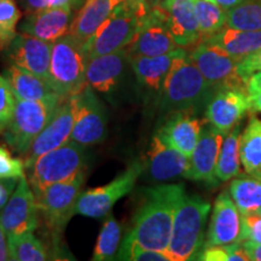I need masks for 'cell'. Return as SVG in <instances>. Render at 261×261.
Wrapping results in <instances>:
<instances>
[{
  "label": "cell",
  "instance_id": "4dcf8cb0",
  "mask_svg": "<svg viewBox=\"0 0 261 261\" xmlns=\"http://www.w3.org/2000/svg\"><path fill=\"white\" fill-rule=\"evenodd\" d=\"M8 246L10 260L44 261L48 259L45 246L33 232L9 234Z\"/></svg>",
  "mask_w": 261,
  "mask_h": 261
},
{
  "label": "cell",
  "instance_id": "4316f807",
  "mask_svg": "<svg viewBox=\"0 0 261 261\" xmlns=\"http://www.w3.org/2000/svg\"><path fill=\"white\" fill-rule=\"evenodd\" d=\"M203 41L223 48L228 55L242 61L261 48V31H241L224 27Z\"/></svg>",
  "mask_w": 261,
  "mask_h": 261
},
{
  "label": "cell",
  "instance_id": "e575fe53",
  "mask_svg": "<svg viewBox=\"0 0 261 261\" xmlns=\"http://www.w3.org/2000/svg\"><path fill=\"white\" fill-rule=\"evenodd\" d=\"M22 17L16 0H0V52H4L16 38Z\"/></svg>",
  "mask_w": 261,
  "mask_h": 261
},
{
  "label": "cell",
  "instance_id": "cb8c5ba5",
  "mask_svg": "<svg viewBox=\"0 0 261 261\" xmlns=\"http://www.w3.org/2000/svg\"><path fill=\"white\" fill-rule=\"evenodd\" d=\"M4 73V76L8 79L16 98L18 99L57 104L62 103L65 99L52 87V85L47 80L29 73L17 65L10 64Z\"/></svg>",
  "mask_w": 261,
  "mask_h": 261
},
{
  "label": "cell",
  "instance_id": "277c9868",
  "mask_svg": "<svg viewBox=\"0 0 261 261\" xmlns=\"http://www.w3.org/2000/svg\"><path fill=\"white\" fill-rule=\"evenodd\" d=\"M212 205L197 195H185L173 223L167 253L173 261L198 260L203 250L204 228Z\"/></svg>",
  "mask_w": 261,
  "mask_h": 261
},
{
  "label": "cell",
  "instance_id": "7bdbcfd3",
  "mask_svg": "<svg viewBox=\"0 0 261 261\" xmlns=\"http://www.w3.org/2000/svg\"><path fill=\"white\" fill-rule=\"evenodd\" d=\"M242 247L250 261H261V243L246 240L242 243Z\"/></svg>",
  "mask_w": 261,
  "mask_h": 261
},
{
  "label": "cell",
  "instance_id": "d6a6232c",
  "mask_svg": "<svg viewBox=\"0 0 261 261\" xmlns=\"http://www.w3.org/2000/svg\"><path fill=\"white\" fill-rule=\"evenodd\" d=\"M196 16H197L198 28H200L201 41L212 35L217 34L226 27L227 11L213 2L207 0H194Z\"/></svg>",
  "mask_w": 261,
  "mask_h": 261
},
{
  "label": "cell",
  "instance_id": "3957f363",
  "mask_svg": "<svg viewBox=\"0 0 261 261\" xmlns=\"http://www.w3.org/2000/svg\"><path fill=\"white\" fill-rule=\"evenodd\" d=\"M151 6L148 0H125L117 5L85 44L89 60L128 46Z\"/></svg>",
  "mask_w": 261,
  "mask_h": 261
},
{
  "label": "cell",
  "instance_id": "f5cc1de1",
  "mask_svg": "<svg viewBox=\"0 0 261 261\" xmlns=\"http://www.w3.org/2000/svg\"><path fill=\"white\" fill-rule=\"evenodd\" d=\"M207 2H213L214 3V0H207Z\"/></svg>",
  "mask_w": 261,
  "mask_h": 261
},
{
  "label": "cell",
  "instance_id": "836d02e7",
  "mask_svg": "<svg viewBox=\"0 0 261 261\" xmlns=\"http://www.w3.org/2000/svg\"><path fill=\"white\" fill-rule=\"evenodd\" d=\"M226 27L261 31V0H244L227 11Z\"/></svg>",
  "mask_w": 261,
  "mask_h": 261
},
{
  "label": "cell",
  "instance_id": "ffe728a7",
  "mask_svg": "<svg viewBox=\"0 0 261 261\" xmlns=\"http://www.w3.org/2000/svg\"><path fill=\"white\" fill-rule=\"evenodd\" d=\"M204 122L191 112H174L162 123L156 135L172 148L190 158L200 139Z\"/></svg>",
  "mask_w": 261,
  "mask_h": 261
},
{
  "label": "cell",
  "instance_id": "4fadbf2b",
  "mask_svg": "<svg viewBox=\"0 0 261 261\" xmlns=\"http://www.w3.org/2000/svg\"><path fill=\"white\" fill-rule=\"evenodd\" d=\"M75 114H76V96L65 98L58 106L56 113L45 126V128L33 142L31 150L25 155V169L34 165V162L40 156L69 142L74 129Z\"/></svg>",
  "mask_w": 261,
  "mask_h": 261
},
{
  "label": "cell",
  "instance_id": "ac0fdd59",
  "mask_svg": "<svg viewBox=\"0 0 261 261\" xmlns=\"http://www.w3.org/2000/svg\"><path fill=\"white\" fill-rule=\"evenodd\" d=\"M241 236H242V214L234 204L230 192L223 191L214 202L204 247L230 246V244L242 242Z\"/></svg>",
  "mask_w": 261,
  "mask_h": 261
},
{
  "label": "cell",
  "instance_id": "8fae6325",
  "mask_svg": "<svg viewBox=\"0 0 261 261\" xmlns=\"http://www.w3.org/2000/svg\"><path fill=\"white\" fill-rule=\"evenodd\" d=\"M189 55L214 90L224 86L247 89L246 81L237 74V65L240 61L228 55L223 48L207 41H201Z\"/></svg>",
  "mask_w": 261,
  "mask_h": 261
},
{
  "label": "cell",
  "instance_id": "52a82bcc",
  "mask_svg": "<svg viewBox=\"0 0 261 261\" xmlns=\"http://www.w3.org/2000/svg\"><path fill=\"white\" fill-rule=\"evenodd\" d=\"M86 179L85 172L69 181L56 182L44 190L35 192V200L39 212L44 217L48 230L54 238H60L64 232L68 221L76 210V203L83 192V185Z\"/></svg>",
  "mask_w": 261,
  "mask_h": 261
},
{
  "label": "cell",
  "instance_id": "b9f144b4",
  "mask_svg": "<svg viewBox=\"0 0 261 261\" xmlns=\"http://www.w3.org/2000/svg\"><path fill=\"white\" fill-rule=\"evenodd\" d=\"M17 179H0V210L9 201L10 196L15 191L18 182Z\"/></svg>",
  "mask_w": 261,
  "mask_h": 261
},
{
  "label": "cell",
  "instance_id": "603a6c76",
  "mask_svg": "<svg viewBox=\"0 0 261 261\" xmlns=\"http://www.w3.org/2000/svg\"><path fill=\"white\" fill-rule=\"evenodd\" d=\"M160 5L165 9L169 32L179 47L201 42L194 0H165Z\"/></svg>",
  "mask_w": 261,
  "mask_h": 261
},
{
  "label": "cell",
  "instance_id": "44dd1931",
  "mask_svg": "<svg viewBox=\"0 0 261 261\" xmlns=\"http://www.w3.org/2000/svg\"><path fill=\"white\" fill-rule=\"evenodd\" d=\"M73 10L69 8H48L25 14L18 25L21 33L47 42H55L70 31Z\"/></svg>",
  "mask_w": 261,
  "mask_h": 261
},
{
  "label": "cell",
  "instance_id": "8d00e7d4",
  "mask_svg": "<svg viewBox=\"0 0 261 261\" xmlns=\"http://www.w3.org/2000/svg\"><path fill=\"white\" fill-rule=\"evenodd\" d=\"M16 108V96L10 86L8 79L0 75V132L8 128Z\"/></svg>",
  "mask_w": 261,
  "mask_h": 261
},
{
  "label": "cell",
  "instance_id": "30bf717a",
  "mask_svg": "<svg viewBox=\"0 0 261 261\" xmlns=\"http://www.w3.org/2000/svg\"><path fill=\"white\" fill-rule=\"evenodd\" d=\"M108 136V114L106 107L87 85L76 94V114L70 140L84 146L100 144Z\"/></svg>",
  "mask_w": 261,
  "mask_h": 261
},
{
  "label": "cell",
  "instance_id": "f546056e",
  "mask_svg": "<svg viewBox=\"0 0 261 261\" xmlns=\"http://www.w3.org/2000/svg\"><path fill=\"white\" fill-rule=\"evenodd\" d=\"M241 162L248 174L255 175L261 172V120L256 115L250 116L249 122L241 135Z\"/></svg>",
  "mask_w": 261,
  "mask_h": 261
},
{
  "label": "cell",
  "instance_id": "f6af8a7d",
  "mask_svg": "<svg viewBox=\"0 0 261 261\" xmlns=\"http://www.w3.org/2000/svg\"><path fill=\"white\" fill-rule=\"evenodd\" d=\"M22 9L24 10L25 14H32V12L40 11V10L46 9V3L45 0H19Z\"/></svg>",
  "mask_w": 261,
  "mask_h": 261
},
{
  "label": "cell",
  "instance_id": "681fc988",
  "mask_svg": "<svg viewBox=\"0 0 261 261\" xmlns=\"http://www.w3.org/2000/svg\"><path fill=\"white\" fill-rule=\"evenodd\" d=\"M242 2H244V0H214L215 4H218L220 8L226 10V11H228L230 9L234 8V6L240 5Z\"/></svg>",
  "mask_w": 261,
  "mask_h": 261
},
{
  "label": "cell",
  "instance_id": "ee69618b",
  "mask_svg": "<svg viewBox=\"0 0 261 261\" xmlns=\"http://www.w3.org/2000/svg\"><path fill=\"white\" fill-rule=\"evenodd\" d=\"M86 0H45L46 9L48 8H69L71 10H77L84 5Z\"/></svg>",
  "mask_w": 261,
  "mask_h": 261
},
{
  "label": "cell",
  "instance_id": "816d5d0a",
  "mask_svg": "<svg viewBox=\"0 0 261 261\" xmlns=\"http://www.w3.org/2000/svg\"><path fill=\"white\" fill-rule=\"evenodd\" d=\"M255 175H259V177H261V172L257 173V174H255Z\"/></svg>",
  "mask_w": 261,
  "mask_h": 261
},
{
  "label": "cell",
  "instance_id": "ab89813d",
  "mask_svg": "<svg viewBox=\"0 0 261 261\" xmlns=\"http://www.w3.org/2000/svg\"><path fill=\"white\" fill-rule=\"evenodd\" d=\"M261 70V48L259 51L254 52V54L249 55L237 65V74L244 81H247L250 75L256 73V71Z\"/></svg>",
  "mask_w": 261,
  "mask_h": 261
},
{
  "label": "cell",
  "instance_id": "60d3db41",
  "mask_svg": "<svg viewBox=\"0 0 261 261\" xmlns=\"http://www.w3.org/2000/svg\"><path fill=\"white\" fill-rule=\"evenodd\" d=\"M198 260L203 261H228L227 246H208L202 250Z\"/></svg>",
  "mask_w": 261,
  "mask_h": 261
},
{
  "label": "cell",
  "instance_id": "5bb4252c",
  "mask_svg": "<svg viewBox=\"0 0 261 261\" xmlns=\"http://www.w3.org/2000/svg\"><path fill=\"white\" fill-rule=\"evenodd\" d=\"M250 110L252 102L246 87L224 86L212 94L204 109V116L218 129L228 133Z\"/></svg>",
  "mask_w": 261,
  "mask_h": 261
},
{
  "label": "cell",
  "instance_id": "74e56055",
  "mask_svg": "<svg viewBox=\"0 0 261 261\" xmlns=\"http://www.w3.org/2000/svg\"><path fill=\"white\" fill-rule=\"evenodd\" d=\"M24 161L12 156L11 151L0 145V179H17L25 177Z\"/></svg>",
  "mask_w": 261,
  "mask_h": 261
},
{
  "label": "cell",
  "instance_id": "7dc6e473",
  "mask_svg": "<svg viewBox=\"0 0 261 261\" xmlns=\"http://www.w3.org/2000/svg\"><path fill=\"white\" fill-rule=\"evenodd\" d=\"M8 234H6L4 227L0 224V261L10 260L9 246H8Z\"/></svg>",
  "mask_w": 261,
  "mask_h": 261
},
{
  "label": "cell",
  "instance_id": "9c48e42d",
  "mask_svg": "<svg viewBox=\"0 0 261 261\" xmlns=\"http://www.w3.org/2000/svg\"><path fill=\"white\" fill-rule=\"evenodd\" d=\"M142 172V162L133 161L126 171L107 185L81 192L75 213L93 219L107 217L116 202L133 190Z\"/></svg>",
  "mask_w": 261,
  "mask_h": 261
},
{
  "label": "cell",
  "instance_id": "1f68e13d",
  "mask_svg": "<svg viewBox=\"0 0 261 261\" xmlns=\"http://www.w3.org/2000/svg\"><path fill=\"white\" fill-rule=\"evenodd\" d=\"M121 243V225L112 214H108L100 232L98 234L92 260L109 261L116 259Z\"/></svg>",
  "mask_w": 261,
  "mask_h": 261
},
{
  "label": "cell",
  "instance_id": "2e32d148",
  "mask_svg": "<svg viewBox=\"0 0 261 261\" xmlns=\"http://www.w3.org/2000/svg\"><path fill=\"white\" fill-rule=\"evenodd\" d=\"M227 133L218 129L205 120L200 139L196 144L194 152L189 158L190 166L185 178L211 185H215L219 181L215 175V169L221 145Z\"/></svg>",
  "mask_w": 261,
  "mask_h": 261
},
{
  "label": "cell",
  "instance_id": "83f0119b",
  "mask_svg": "<svg viewBox=\"0 0 261 261\" xmlns=\"http://www.w3.org/2000/svg\"><path fill=\"white\" fill-rule=\"evenodd\" d=\"M231 197L243 215L261 214V177L238 174L228 188Z\"/></svg>",
  "mask_w": 261,
  "mask_h": 261
},
{
  "label": "cell",
  "instance_id": "7a4b0ae2",
  "mask_svg": "<svg viewBox=\"0 0 261 261\" xmlns=\"http://www.w3.org/2000/svg\"><path fill=\"white\" fill-rule=\"evenodd\" d=\"M214 89L192 62L188 52L173 62L160 93L163 112L196 113L207 107Z\"/></svg>",
  "mask_w": 261,
  "mask_h": 261
},
{
  "label": "cell",
  "instance_id": "c3c4849f",
  "mask_svg": "<svg viewBox=\"0 0 261 261\" xmlns=\"http://www.w3.org/2000/svg\"><path fill=\"white\" fill-rule=\"evenodd\" d=\"M250 102H252V110L254 113H261V92L249 93Z\"/></svg>",
  "mask_w": 261,
  "mask_h": 261
},
{
  "label": "cell",
  "instance_id": "d6986e66",
  "mask_svg": "<svg viewBox=\"0 0 261 261\" xmlns=\"http://www.w3.org/2000/svg\"><path fill=\"white\" fill-rule=\"evenodd\" d=\"M146 171L152 181L162 182L187 175L190 160L156 135L146 151Z\"/></svg>",
  "mask_w": 261,
  "mask_h": 261
},
{
  "label": "cell",
  "instance_id": "f35d334b",
  "mask_svg": "<svg viewBox=\"0 0 261 261\" xmlns=\"http://www.w3.org/2000/svg\"><path fill=\"white\" fill-rule=\"evenodd\" d=\"M241 240H250L261 243V214L243 215Z\"/></svg>",
  "mask_w": 261,
  "mask_h": 261
},
{
  "label": "cell",
  "instance_id": "8992f818",
  "mask_svg": "<svg viewBox=\"0 0 261 261\" xmlns=\"http://www.w3.org/2000/svg\"><path fill=\"white\" fill-rule=\"evenodd\" d=\"M86 163V146L69 140L67 144L40 156L25 172L35 194L52 184L69 181L77 177L85 172Z\"/></svg>",
  "mask_w": 261,
  "mask_h": 261
},
{
  "label": "cell",
  "instance_id": "d4e9b609",
  "mask_svg": "<svg viewBox=\"0 0 261 261\" xmlns=\"http://www.w3.org/2000/svg\"><path fill=\"white\" fill-rule=\"evenodd\" d=\"M185 52L187 51L182 47H178L160 56L129 57V65L132 67L133 73L140 86L150 92L161 93L163 84L171 70L173 62Z\"/></svg>",
  "mask_w": 261,
  "mask_h": 261
},
{
  "label": "cell",
  "instance_id": "e0dca14e",
  "mask_svg": "<svg viewBox=\"0 0 261 261\" xmlns=\"http://www.w3.org/2000/svg\"><path fill=\"white\" fill-rule=\"evenodd\" d=\"M52 42H47L25 33H18L4 51L10 64L50 83V62Z\"/></svg>",
  "mask_w": 261,
  "mask_h": 261
},
{
  "label": "cell",
  "instance_id": "6da1fadb",
  "mask_svg": "<svg viewBox=\"0 0 261 261\" xmlns=\"http://www.w3.org/2000/svg\"><path fill=\"white\" fill-rule=\"evenodd\" d=\"M185 195L184 184H165L146 189L132 228L123 242L167 252L175 213Z\"/></svg>",
  "mask_w": 261,
  "mask_h": 261
},
{
  "label": "cell",
  "instance_id": "f1b7e54d",
  "mask_svg": "<svg viewBox=\"0 0 261 261\" xmlns=\"http://www.w3.org/2000/svg\"><path fill=\"white\" fill-rule=\"evenodd\" d=\"M241 135V126L238 123L225 136L215 169V175L219 181H228L240 174L242 163L240 150Z\"/></svg>",
  "mask_w": 261,
  "mask_h": 261
},
{
  "label": "cell",
  "instance_id": "484cf974",
  "mask_svg": "<svg viewBox=\"0 0 261 261\" xmlns=\"http://www.w3.org/2000/svg\"><path fill=\"white\" fill-rule=\"evenodd\" d=\"M122 2L125 0H86L73 18L69 34L86 44Z\"/></svg>",
  "mask_w": 261,
  "mask_h": 261
},
{
  "label": "cell",
  "instance_id": "d590c367",
  "mask_svg": "<svg viewBox=\"0 0 261 261\" xmlns=\"http://www.w3.org/2000/svg\"><path fill=\"white\" fill-rule=\"evenodd\" d=\"M116 259L133 261H173L167 252L149 249V248L139 246L138 243L132 242H122Z\"/></svg>",
  "mask_w": 261,
  "mask_h": 261
},
{
  "label": "cell",
  "instance_id": "ba28073f",
  "mask_svg": "<svg viewBox=\"0 0 261 261\" xmlns=\"http://www.w3.org/2000/svg\"><path fill=\"white\" fill-rule=\"evenodd\" d=\"M60 104L16 98L14 117L4 132L10 148L19 155H27L33 142L52 119Z\"/></svg>",
  "mask_w": 261,
  "mask_h": 261
},
{
  "label": "cell",
  "instance_id": "bcb514c9",
  "mask_svg": "<svg viewBox=\"0 0 261 261\" xmlns=\"http://www.w3.org/2000/svg\"><path fill=\"white\" fill-rule=\"evenodd\" d=\"M248 93L261 92V70L250 75L246 81Z\"/></svg>",
  "mask_w": 261,
  "mask_h": 261
},
{
  "label": "cell",
  "instance_id": "9a60e30c",
  "mask_svg": "<svg viewBox=\"0 0 261 261\" xmlns=\"http://www.w3.org/2000/svg\"><path fill=\"white\" fill-rule=\"evenodd\" d=\"M39 208L28 179L18 180L9 201L0 210V224L6 234L34 232L39 227Z\"/></svg>",
  "mask_w": 261,
  "mask_h": 261
},
{
  "label": "cell",
  "instance_id": "f907efd6",
  "mask_svg": "<svg viewBox=\"0 0 261 261\" xmlns=\"http://www.w3.org/2000/svg\"><path fill=\"white\" fill-rule=\"evenodd\" d=\"M148 2L151 5H160V4H162V3L165 2V0H148Z\"/></svg>",
  "mask_w": 261,
  "mask_h": 261
},
{
  "label": "cell",
  "instance_id": "7c38bea8",
  "mask_svg": "<svg viewBox=\"0 0 261 261\" xmlns=\"http://www.w3.org/2000/svg\"><path fill=\"white\" fill-rule=\"evenodd\" d=\"M178 47L169 32L165 9L162 5H152L126 50L129 57H151L166 55Z\"/></svg>",
  "mask_w": 261,
  "mask_h": 261
},
{
  "label": "cell",
  "instance_id": "5b68a950",
  "mask_svg": "<svg viewBox=\"0 0 261 261\" xmlns=\"http://www.w3.org/2000/svg\"><path fill=\"white\" fill-rule=\"evenodd\" d=\"M87 55L85 42L68 33L52 42L50 84L64 98L76 96L87 86Z\"/></svg>",
  "mask_w": 261,
  "mask_h": 261
},
{
  "label": "cell",
  "instance_id": "7402d4cb",
  "mask_svg": "<svg viewBox=\"0 0 261 261\" xmlns=\"http://www.w3.org/2000/svg\"><path fill=\"white\" fill-rule=\"evenodd\" d=\"M129 64L126 48L90 58L86 79L91 89L100 93H109L116 89Z\"/></svg>",
  "mask_w": 261,
  "mask_h": 261
}]
</instances>
